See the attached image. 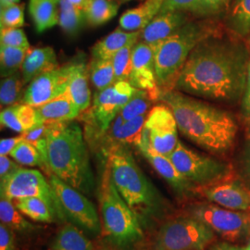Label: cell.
Segmentation results:
<instances>
[{"instance_id": "6da1fadb", "label": "cell", "mask_w": 250, "mask_h": 250, "mask_svg": "<svg viewBox=\"0 0 250 250\" xmlns=\"http://www.w3.org/2000/svg\"><path fill=\"white\" fill-rule=\"evenodd\" d=\"M250 62L247 45L218 33L191 52L172 89L195 98L237 102L245 93Z\"/></svg>"}, {"instance_id": "7a4b0ae2", "label": "cell", "mask_w": 250, "mask_h": 250, "mask_svg": "<svg viewBox=\"0 0 250 250\" xmlns=\"http://www.w3.org/2000/svg\"><path fill=\"white\" fill-rule=\"evenodd\" d=\"M159 101L170 107L179 132L191 142L217 155L232 149L238 125L228 111L174 89L161 90Z\"/></svg>"}, {"instance_id": "3957f363", "label": "cell", "mask_w": 250, "mask_h": 250, "mask_svg": "<svg viewBox=\"0 0 250 250\" xmlns=\"http://www.w3.org/2000/svg\"><path fill=\"white\" fill-rule=\"evenodd\" d=\"M46 163L50 174L84 195L94 190L89 153L80 125L72 121L47 124Z\"/></svg>"}, {"instance_id": "277c9868", "label": "cell", "mask_w": 250, "mask_h": 250, "mask_svg": "<svg viewBox=\"0 0 250 250\" xmlns=\"http://www.w3.org/2000/svg\"><path fill=\"white\" fill-rule=\"evenodd\" d=\"M107 166L118 192L140 222L161 209L160 194L139 168L126 145H116L107 149Z\"/></svg>"}, {"instance_id": "5b68a950", "label": "cell", "mask_w": 250, "mask_h": 250, "mask_svg": "<svg viewBox=\"0 0 250 250\" xmlns=\"http://www.w3.org/2000/svg\"><path fill=\"white\" fill-rule=\"evenodd\" d=\"M218 33V25L213 19H192L157 45L153 50L159 88L172 89L191 52L203 40Z\"/></svg>"}, {"instance_id": "8992f818", "label": "cell", "mask_w": 250, "mask_h": 250, "mask_svg": "<svg viewBox=\"0 0 250 250\" xmlns=\"http://www.w3.org/2000/svg\"><path fill=\"white\" fill-rule=\"evenodd\" d=\"M99 197L103 229L108 239L120 248L141 241L144 232L140 221L118 192L107 166Z\"/></svg>"}, {"instance_id": "52a82bcc", "label": "cell", "mask_w": 250, "mask_h": 250, "mask_svg": "<svg viewBox=\"0 0 250 250\" xmlns=\"http://www.w3.org/2000/svg\"><path fill=\"white\" fill-rule=\"evenodd\" d=\"M169 159L180 173L197 188L230 179L232 174L229 163L189 148L181 141Z\"/></svg>"}, {"instance_id": "ba28073f", "label": "cell", "mask_w": 250, "mask_h": 250, "mask_svg": "<svg viewBox=\"0 0 250 250\" xmlns=\"http://www.w3.org/2000/svg\"><path fill=\"white\" fill-rule=\"evenodd\" d=\"M207 224L191 217H181L163 224L155 239V250H204L216 239Z\"/></svg>"}, {"instance_id": "9c48e42d", "label": "cell", "mask_w": 250, "mask_h": 250, "mask_svg": "<svg viewBox=\"0 0 250 250\" xmlns=\"http://www.w3.org/2000/svg\"><path fill=\"white\" fill-rule=\"evenodd\" d=\"M49 183L58 199L62 221H69L95 236L99 234L101 223L97 208L85 195L52 173L49 174Z\"/></svg>"}, {"instance_id": "30bf717a", "label": "cell", "mask_w": 250, "mask_h": 250, "mask_svg": "<svg viewBox=\"0 0 250 250\" xmlns=\"http://www.w3.org/2000/svg\"><path fill=\"white\" fill-rule=\"evenodd\" d=\"M191 216L207 224L226 241L237 242L250 236V211H238L201 203L191 208Z\"/></svg>"}, {"instance_id": "8fae6325", "label": "cell", "mask_w": 250, "mask_h": 250, "mask_svg": "<svg viewBox=\"0 0 250 250\" xmlns=\"http://www.w3.org/2000/svg\"><path fill=\"white\" fill-rule=\"evenodd\" d=\"M0 195L10 200L25 197L44 199L55 209L58 219L62 221L58 199L49 181L41 171L35 169L20 168L7 178L0 180Z\"/></svg>"}, {"instance_id": "7c38bea8", "label": "cell", "mask_w": 250, "mask_h": 250, "mask_svg": "<svg viewBox=\"0 0 250 250\" xmlns=\"http://www.w3.org/2000/svg\"><path fill=\"white\" fill-rule=\"evenodd\" d=\"M178 125L170 107L158 104L149 110L144 127L143 135L152 149L169 157L178 144Z\"/></svg>"}, {"instance_id": "4fadbf2b", "label": "cell", "mask_w": 250, "mask_h": 250, "mask_svg": "<svg viewBox=\"0 0 250 250\" xmlns=\"http://www.w3.org/2000/svg\"><path fill=\"white\" fill-rule=\"evenodd\" d=\"M136 89L128 81H116L112 85L95 93L90 119L100 132L107 131Z\"/></svg>"}, {"instance_id": "5bb4252c", "label": "cell", "mask_w": 250, "mask_h": 250, "mask_svg": "<svg viewBox=\"0 0 250 250\" xmlns=\"http://www.w3.org/2000/svg\"><path fill=\"white\" fill-rule=\"evenodd\" d=\"M75 63H70L45 72L32 81L24 90L22 103L39 107L68 89Z\"/></svg>"}, {"instance_id": "9a60e30c", "label": "cell", "mask_w": 250, "mask_h": 250, "mask_svg": "<svg viewBox=\"0 0 250 250\" xmlns=\"http://www.w3.org/2000/svg\"><path fill=\"white\" fill-rule=\"evenodd\" d=\"M129 83L137 89L147 91L155 101L159 100L161 89L156 77L155 53L151 46L143 41L138 42L134 47Z\"/></svg>"}, {"instance_id": "2e32d148", "label": "cell", "mask_w": 250, "mask_h": 250, "mask_svg": "<svg viewBox=\"0 0 250 250\" xmlns=\"http://www.w3.org/2000/svg\"><path fill=\"white\" fill-rule=\"evenodd\" d=\"M198 192L208 201L225 208L250 211V189L238 181L230 179L210 186L197 188Z\"/></svg>"}, {"instance_id": "e0dca14e", "label": "cell", "mask_w": 250, "mask_h": 250, "mask_svg": "<svg viewBox=\"0 0 250 250\" xmlns=\"http://www.w3.org/2000/svg\"><path fill=\"white\" fill-rule=\"evenodd\" d=\"M138 148L144 157L146 159V161L149 162L153 169L156 170L180 196H188L194 191L195 186L180 173V171L173 165L169 157L161 155L160 153L155 151L154 149H152L150 145L148 144L146 138L144 135H142V141Z\"/></svg>"}, {"instance_id": "ac0fdd59", "label": "cell", "mask_w": 250, "mask_h": 250, "mask_svg": "<svg viewBox=\"0 0 250 250\" xmlns=\"http://www.w3.org/2000/svg\"><path fill=\"white\" fill-rule=\"evenodd\" d=\"M192 15L182 11H169L159 13L151 22L142 30L141 41L154 49L165 39L176 33L192 20Z\"/></svg>"}, {"instance_id": "d6986e66", "label": "cell", "mask_w": 250, "mask_h": 250, "mask_svg": "<svg viewBox=\"0 0 250 250\" xmlns=\"http://www.w3.org/2000/svg\"><path fill=\"white\" fill-rule=\"evenodd\" d=\"M36 108L39 125L72 121L81 113L80 108L74 102L68 89L59 97Z\"/></svg>"}, {"instance_id": "ffe728a7", "label": "cell", "mask_w": 250, "mask_h": 250, "mask_svg": "<svg viewBox=\"0 0 250 250\" xmlns=\"http://www.w3.org/2000/svg\"><path fill=\"white\" fill-rule=\"evenodd\" d=\"M59 67L57 54L52 47H30L21 67L23 83L25 84L30 83L39 75Z\"/></svg>"}, {"instance_id": "44dd1931", "label": "cell", "mask_w": 250, "mask_h": 250, "mask_svg": "<svg viewBox=\"0 0 250 250\" xmlns=\"http://www.w3.org/2000/svg\"><path fill=\"white\" fill-rule=\"evenodd\" d=\"M147 114L136 117L128 122H125L122 115L118 114L107 130L108 139L113 143L112 146L116 145H134L138 147L142 141Z\"/></svg>"}, {"instance_id": "7402d4cb", "label": "cell", "mask_w": 250, "mask_h": 250, "mask_svg": "<svg viewBox=\"0 0 250 250\" xmlns=\"http://www.w3.org/2000/svg\"><path fill=\"white\" fill-rule=\"evenodd\" d=\"M0 121L2 126L20 134H23L24 132L39 126L36 107L23 103H17L5 107L1 111Z\"/></svg>"}, {"instance_id": "603a6c76", "label": "cell", "mask_w": 250, "mask_h": 250, "mask_svg": "<svg viewBox=\"0 0 250 250\" xmlns=\"http://www.w3.org/2000/svg\"><path fill=\"white\" fill-rule=\"evenodd\" d=\"M164 0H145L134 9H128L120 18V28L128 32L141 31L159 13Z\"/></svg>"}, {"instance_id": "cb8c5ba5", "label": "cell", "mask_w": 250, "mask_h": 250, "mask_svg": "<svg viewBox=\"0 0 250 250\" xmlns=\"http://www.w3.org/2000/svg\"><path fill=\"white\" fill-rule=\"evenodd\" d=\"M141 34L142 30L128 32L122 28H117L93 46L92 57L93 59L112 60L125 45L135 40H140Z\"/></svg>"}, {"instance_id": "d4e9b609", "label": "cell", "mask_w": 250, "mask_h": 250, "mask_svg": "<svg viewBox=\"0 0 250 250\" xmlns=\"http://www.w3.org/2000/svg\"><path fill=\"white\" fill-rule=\"evenodd\" d=\"M29 13L36 31L43 33L59 24L60 0H29Z\"/></svg>"}, {"instance_id": "484cf974", "label": "cell", "mask_w": 250, "mask_h": 250, "mask_svg": "<svg viewBox=\"0 0 250 250\" xmlns=\"http://www.w3.org/2000/svg\"><path fill=\"white\" fill-rule=\"evenodd\" d=\"M89 72L84 62H75L68 86L72 99L80 108L81 112L88 109L91 103V92L87 78Z\"/></svg>"}, {"instance_id": "4316f807", "label": "cell", "mask_w": 250, "mask_h": 250, "mask_svg": "<svg viewBox=\"0 0 250 250\" xmlns=\"http://www.w3.org/2000/svg\"><path fill=\"white\" fill-rule=\"evenodd\" d=\"M53 250H94L92 242L83 234V230L74 224H65L57 233Z\"/></svg>"}, {"instance_id": "83f0119b", "label": "cell", "mask_w": 250, "mask_h": 250, "mask_svg": "<svg viewBox=\"0 0 250 250\" xmlns=\"http://www.w3.org/2000/svg\"><path fill=\"white\" fill-rule=\"evenodd\" d=\"M226 17V26L237 37L250 33V0H232Z\"/></svg>"}, {"instance_id": "f1b7e54d", "label": "cell", "mask_w": 250, "mask_h": 250, "mask_svg": "<svg viewBox=\"0 0 250 250\" xmlns=\"http://www.w3.org/2000/svg\"><path fill=\"white\" fill-rule=\"evenodd\" d=\"M13 202L22 214L35 222L52 223L58 219L53 208L42 198L25 197L13 200Z\"/></svg>"}, {"instance_id": "f546056e", "label": "cell", "mask_w": 250, "mask_h": 250, "mask_svg": "<svg viewBox=\"0 0 250 250\" xmlns=\"http://www.w3.org/2000/svg\"><path fill=\"white\" fill-rule=\"evenodd\" d=\"M0 220L1 224L21 233L36 232L39 228L24 218V215L19 210L12 200L2 196L0 199Z\"/></svg>"}, {"instance_id": "4dcf8cb0", "label": "cell", "mask_w": 250, "mask_h": 250, "mask_svg": "<svg viewBox=\"0 0 250 250\" xmlns=\"http://www.w3.org/2000/svg\"><path fill=\"white\" fill-rule=\"evenodd\" d=\"M87 22L84 10L73 6L69 0H60L59 25L69 35L77 34Z\"/></svg>"}, {"instance_id": "1f68e13d", "label": "cell", "mask_w": 250, "mask_h": 250, "mask_svg": "<svg viewBox=\"0 0 250 250\" xmlns=\"http://www.w3.org/2000/svg\"><path fill=\"white\" fill-rule=\"evenodd\" d=\"M119 4L114 0H90L84 9L87 23L91 26H99L115 17Z\"/></svg>"}, {"instance_id": "d6a6232c", "label": "cell", "mask_w": 250, "mask_h": 250, "mask_svg": "<svg viewBox=\"0 0 250 250\" xmlns=\"http://www.w3.org/2000/svg\"><path fill=\"white\" fill-rule=\"evenodd\" d=\"M88 72L91 83L97 91L105 89L116 82L112 60L92 59Z\"/></svg>"}, {"instance_id": "836d02e7", "label": "cell", "mask_w": 250, "mask_h": 250, "mask_svg": "<svg viewBox=\"0 0 250 250\" xmlns=\"http://www.w3.org/2000/svg\"><path fill=\"white\" fill-rule=\"evenodd\" d=\"M21 71L15 72L1 80L0 102L2 107H9L22 101V88L24 86Z\"/></svg>"}, {"instance_id": "e575fe53", "label": "cell", "mask_w": 250, "mask_h": 250, "mask_svg": "<svg viewBox=\"0 0 250 250\" xmlns=\"http://www.w3.org/2000/svg\"><path fill=\"white\" fill-rule=\"evenodd\" d=\"M28 50L29 48L0 45V68L2 78L21 71L22 63Z\"/></svg>"}, {"instance_id": "d590c367", "label": "cell", "mask_w": 250, "mask_h": 250, "mask_svg": "<svg viewBox=\"0 0 250 250\" xmlns=\"http://www.w3.org/2000/svg\"><path fill=\"white\" fill-rule=\"evenodd\" d=\"M155 100L146 90L136 89L133 97L121 111V115L125 122L133 120L136 117L147 114Z\"/></svg>"}, {"instance_id": "8d00e7d4", "label": "cell", "mask_w": 250, "mask_h": 250, "mask_svg": "<svg viewBox=\"0 0 250 250\" xmlns=\"http://www.w3.org/2000/svg\"><path fill=\"white\" fill-rule=\"evenodd\" d=\"M10 157L19 164L30 166V167H40L43 169H47L45 161L36 148L34 144L30 143L22 139L16 146V147L9 154Z\"/></svg>"}, {"instance_id": "74e56055", "label": "cell", "mask_w": 250, "mask_h": 250, "mask_svg": "<svg viewBox=\"0 0 250 250\" xmlns=\"http://www.w3.org/2000/svg\"><path fill=\"white\" fill-rule=\"evenodd\" d=\"M138 42L139 40H135L125 45L112 59L116 81L129 82L130 80V75L132 72L133 51L134 46Z\"/></svg>"}, {"instance_id": "f35d334b", "label": "cell", "mask_w": 250, "mask_h": 250, "mask_svg": "<svg viewBox=\"0 0 250 250\" xmlns=\"http://www.w3.org/2000/svg\"><path fill=\"white\" fill-rule=\"evenodd\" d=\"M0 25L3 28H21L24 25V4H15L0 11Z\"/></svg>"}, {"instance_id": "ab89813d", "label": "cell", "mask_w": 250, "mask_h": 250, "mask_svg": "<svg viewBox=\"0 0 250 250\" xmlns=\"http://www.w3.org/2000/svg\"><path fill=\"white\" fill-rule=\"evenodd\" d=\"M232 0H202L198 19H214L225 16Z\"/></svg>"}, {"instance_id": "60d3db41", "label": "cell", "mask_w": 250, "mask_h": 250, "mask_svg": "<svg viewBox=\"0 0 250 250\" xmlns=\"http://www.w3.org/2000/svg\"><path fill=\"white\" fill-rule=\"evenodd\" d=\"M202 0H164L160 13L169 11H182L198 19Z\"/></svg>"}, {"instance_id": "b9f144b4", "label": "cell", "mask_w": 250, "mask_h": 250, "mask_svg": "<svg viewBox=\"0 0 250 250\" xmlns=\"http://www.w3.org/2000/svg\"><path fill=\"white\" fill-rule=\"evenodd\" d=\"M0 45L30 48L24 32L21 28H3L0 31Z\"/></svg>"}, {"instance_id": "7bdbcfd3", "label": "cell", "mask_w": 250, "mask_h": 250, "mask_svg": "<svg viewBox=\"0 0 250 250\" xmlns=\"http://www.w3.org/2000/svg\"><path fill=\"white\" fill-rule=\"evenodd\" d=\"M0 250H16L15 232L5 224H0Z\"/></svg>"}, {"instance_id": "ee69618b", "label": "cell", "mask_w": 250, "mask_h": 250, "mask_svg": "<svg viewBox=\"0 0 250 250\" xmlns=\"http://www.w3.org/2000/svg\"><path fill=\"white\" fill-rule=\"evenodd\" d=\"M241 114L247 123H250V62L248 70L246 89L241 100Z\"/></svg>"}, {"instance_id": "f6af8a7d", "label": "cell", "mask_w": 250, "mask_h": 250, "mask_svg": "<svg viewBox=\"0 0 250 250\" xmlns=\"http://www.w3.org/2000/svg\"><path fill=\"white\" fill-rule=\"evenodd\" d=\"M20 168L17 161L10 160L8 156H0V180L7 178Z\"/></svg>"}, {"instance_id": "bcb514c9", "label": "cell", "mask_w": 250, "mask_h": 250, "mask_svg": "<svg viewBox=\"0 0 250 250\" xmlns=\"http://www.w3.org/2000/svg\"><path fill=\"white\" fill-rule=\"evenodd\" d=\"M46 128H47V124H44V125L36 126L27 132H24L23 134H21V135L23 139L28 142L32 144L36 143V141L45 137Z\"/></svg>"}, {"instance_id": "7dc6e473", "label": "cell", "mask_w": 250, "mask_h": 250, "mask_svg": "<svg viewBox=\"0 0 250 250\" xmlns=\"http://www.w3.org/2000/svg\"><path fill=\"white\" fill-rule=\"evenodd\" d=\"M22 139H23V137L21 134L17 137L1 139V141H0V156L9 155Z\"/></svg>"}, {"instance_id": "c3c4849f", "label": "cell", "mask_w": 250, "mask_h": 250, "mask_svg": "<svg viewBox=\"0 0 250 250\" xmlns=\"http://www.w3.org/2000/svg\"><path fill=\"white\" fill-rule=\"evenodd\" d=\"M242 170L245 179L250 186V134L243 152L242 157Z\"/></svg>"}, {"instance_id": "681fc988", "label": "cell", "mask_w": 250, "mask_h": 250, "mask_svg": "<svg viewBox=\"0 0 250 250\" xmlns=\"http://www.w3.org/2000/svg\"><path fill=\"white\" fill-rule=\"evenodd\" d=\"M209 250H243V248L227 242H221L212 245Z\"/></svg>"}, {"instance_id": "f907efd6", "label": "cell", "mask_w": 250, "mask_h": 250, "mask_svg": "<svg viewBox=\"0 0 250 250\" xmlns=\"http://www.w3.org/2000/svg\"><path fill=\"white\" fill-rule=\"evenodd\" d=\"M72 3L73 6H75L78 9H84L87 8L88 4H89L90 0H69Z\"/></svg>"}, {"instance_id": "816d5d0a", "label": "cell", "mask_w": 250, "mask_h": 250, "mask_svg": "<svg viewBox=\"0 0 250 250\" xmlns=\"http://www.w3.org/2000/svg\"><path fill=\"white\" fill-rule=\"evenodd\" d=\"M19 2L20 0H0V6H1V9H4L12 5L19 4Z\"/></svg>"}, {"instance_id": "f5cc1de1", "label": "cell", "mask_w": 250, "mask_h": 250, "mask_svg": "<svg viewBox=\"0 0 250 250\" xmlns=\"http://www.w3.org/2000/svg\"><path fill=\"white\" fill-rule=\"evenodd\" d=\"M243 250H250V238L249 242H248V244L245 247H243Z\"/></svg>"}, {"instance_id": "db71d44e", "label": "cell", "mask_w": 250, "mask_h": 250, "mask_svg": "<svg viewBox=\"0 0 250 250\" xmlns=\"http://www.w3.org/2000/svg\"><path fill=\"white\" fill-rule=\"evenodd\" d=\"M114 1H116L118 4H122V3H126V2H128L130 0H114Z\"/></svg>"}, {"instance_id": "11a10c76", "label": "cell", "mask_w": 250, "mask_h": 250, "mask_svg": "<svg viewBox=\"0 0 250 250\" xmlns=\"http://www.w3.org/2000/svg\"><path fill=\"white\" fill-rule=\"evenodd\" d=\"M249 46H250V35H249Z\"/></svg>"}, {"instance_id": "9f6ffc18", "label": "cell", "mask_w": 250, "mask_h": 250, "mask_svg": "<svg viewBox=\"0 0 250 250\" xmlns=\"http://www.w3.org/2000/svg\"></svg>"}, {"instance_id": "6f0895ef", "label": "cell", "mask_w": 250, "mask_h": 250, "mask_svg": "<svg viewBox=\"0 0 250 250\" xmlns=\"http://www.w3.org/2000/svg\"></svg>"}]
</instances>
